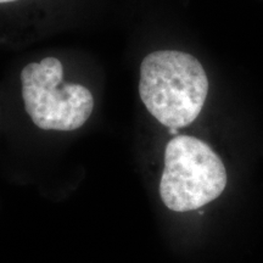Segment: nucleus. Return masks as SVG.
<instances>
[{
    "label": "nucleus",
    "mask_w": 263,
    "mask_h": 263,
    "mask_svg": "<svg viewBox=\"0 0 263 263\" xmlns=\"http://www.w3.org/2000/svg\"><path fill=\"white\" fill-rule=\"evenodd\" d=\"M11 2H16V0H0V4H3V3H11Z\"/></svg>",
    "instance_id": "4"
},
{
    "label": "nucleus",
    "mask_w": 263,
    "mask_h": 263,
    "mask_svg": "<svg viewBox=\"0 0 263 263\" xmlns=\"http://www.w3.org/2000/svg\"><path fill=\"white\" fill-rule=\"evenodd\" d=\"M62 78L64 67L55 58H45L22 70L25 108L41 129H78L93 112L94 99L90 91L81 84L64 83Z\"/></svg>",
    "instance_id": "3"
},
{
    "label": "nucleus",
    "mask_w": 263,
    "mask_h": 263,
    "mask_svg": "<svg viewBox=\"0 0 263 263\" xmlns=\"http://www.w3.org/2000/svg\"><path fill=\"white\" fill-rule=\"evenodd\" d=\"M227 185V171L205 141L178 136L167 144L160 195L167 209L189 212L216 200Z\"/></svg>",
    "instance_id": "2"
},
{
    "label": "nucleus",
    "mask_w": 263,
    "mask_h": 263,
    "mask_svg": "<svg viewBox=\"0 0 263 263\" xmlns=\"http://www.w3.org/2000/svg\"><path fill=\"white\" fill-rule=\"evenodd\" d=\"M209 93V80L196 58L182 51L151 52L140 66L139 94L147 111L174 129L193 123Z\"/></svg>",
    "instance_id": "1"
}]
</instances>
